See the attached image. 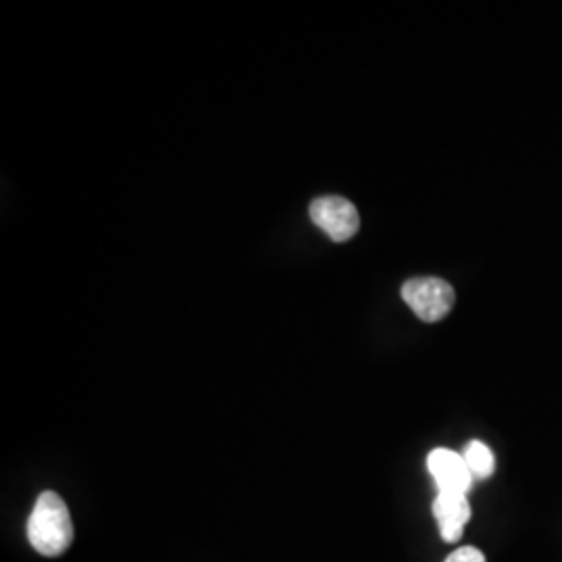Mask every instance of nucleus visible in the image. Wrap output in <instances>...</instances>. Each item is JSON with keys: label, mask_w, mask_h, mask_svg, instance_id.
Wrapping results in <instances>:
<instances>
[{"label": "nucleus", "mask_w": 562, "mask_h": 562, "mask_svg": "<svg viewBox=\"0 0 562 562\" xmlns=\"http://www.w3.org/2000/svg\"><path fill=\"white\" fill-rule=\"evenodd\" d=\"M462 459L467 462L473 480H487L496 471L494 452L485 443L480 442V440L467 443V448L462 452Z\"/></svg>", "instance_id": "obj_6"}, {"label": "nucleus", "mask_w": 562, "mask_h": 562, "mask_svg": "<svg viewBox=\"0 0 562 562\" xmlns=\"http://www.w3.org/2000/svg\"><path fill=\"white\" fill-rule=\"evenodd\" d=\"M443 562H485V557H483L482 550H477L475 546H462Z\"/></svg>", "instance_id": "obj_7"}, {"label": "nucleus", "mask_w": 562, "mask_h": 562, "mask_svg": "<svg viewBox=\"0 0 562 562\" xmlns=\"http://www.w3.org/2000/svg\"><path fill=\"white\" fill-rule=\"evenodd\" d=\"M311 220L334 241L350 240L361 227L357 206L341 196H322L313 201Z\"/></svg>", "instance_id": "obj_3"}, {"label": "nucleus", "mask_w": 562, "mask_h": 562, "mask_svg": "<svg viewBox=\"0 0 562 562\" xmlns=\"http://www.w3.org/2000/svg\"><path fill=\"white\" fill-rule=\"evenodd\" d=\"M427 469L438 485L440 492L446 494H464L473 485V475L467 462L459 452L448 448H436L427 457Z\"/></svg>", "instance_id": "obj_4"}, {"label": "nucleus", "mask_w": 562, "mask_h": 562, "mask_svg": "<svg viewBox=\"0 0 562 562\" xmlns=\"http://www.w3.org/2000/svg\"><path fill=\"white\" fill-rule=\"evenodd\" d=\"M27 540L48 559L60 557L74 542V521L59 494L42 492L27 521Z\"/></svg>", "instance_id": "obj_1"}, {"label": "nucleus", "mask_w": 562, "mask_h": 562, "mask_svg": "<svg viewBox=\"0 0 562 562\" xmlns=\"http://www.w3.org/2000/svg\"><path fill=\"white\" fill-rule=\"evenodd\" d=\"M471 504L464 494L440 492L434 501V517L440 527L443 542H461L464 525L471 521Z\"/></svg>", "instance_id": "obj_5"}, {"label": "nucleus", "mask_w": 562, "mask_h": 562, "mask_svg": "<svg viewBox=\"0 0 562 562\" xmlns=\"http://www.w3.org/2000/svg\"><path fill=\"white\" fill-rule=\"evenodd\" d=\"M402 299L422 322H442L454 306V288L440 278H413L402 285Z\"/></svg>", "instance_id": "obj_2"}]
</instances>
